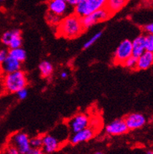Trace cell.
<instances>
[{
	"instance_id": "6da1fadb",
	"label": "cell",
	"mask_w": 153,
	"mask_h": 154,
	"mask_svg": "<svg viewBox=\"0 0 153 154\" xmlns=\"http://www.w3.org/2000/svg\"><path fill=\"white\" fill-rule=\"evenodd\" d=\"M84 31L81 18L74 13L64 17L57 25V35L66 38H78Z\"/></svg>"
},
{
	"instance_id": "7a4b0ae2",
	"label": "cell",
	"mask_w": 153,
	"mask_h": 154,
	"mask_svg": "<svg viewBox=\"0 0 153 154\" xmlns=\"http://www.w3.org/2000/svg\"><path fill=\"white\" fill-rule=\"evenodd\" d=\"M4 90L8 93H17L28 85L27 74L22 70L6 74L2 81Z\"/></svg>"
},
{
	"instance_id": "3957f363",
	"label": "cell",
	"mask_w": 153,
	"mask_h": 154,
	"mask_svg": "<svg viewBox=\"0 0 153 154\" xmlns=\"http://www.w3.org/2000/svg\"><path fill=\"white\" fill-rule=\"evenodd\" d=\"M108 0H84L74 7V14L82 18L106 7Z\"/></svg>"
},
{
	"instance_id": "277c9868",
	"label": "cell",
	"mask_w": 153,
	"mask_h": 154,
	"mask_svg": "<svg viewBox=\"0 0 153 154\" xmlns=\"http://www.w3.org/2000/svg\"><path fill=\"white\" fill-rule=\"evenodd\" d=\"M112 16V14L109 12V10L106 7L96 10V11L90 14L89 15L81 18V23L84 29H88L97 23L106 21L109 19Z\"/></svg>"
},
{
	"instance_id": "5b68a950",
	"label": "cell",
	"mask_w": 153,
	"mask_h": 154,
	"mask_svg": "<svg viewBox=\"0 0 153 154\" xmlns=\"http://www.w3.org/2000/svg\"><path fill=\"white\" fill-rule=\"evenodd\" d=\"M132 56V42L124 39L116 47L113 55V62L116 65H122L127 59Z\"/></svg>"
},
{
	"instance_id": "8992f818",
	"label": "cell",
	"mask_w": 153,
	"mask_h": 154,
	"mask_svg": "<svg viewBox=\"0 0 153 154\" xmlns=\"http://www.w3.org/2000/svg\"><path fill=\"white\" fill-rule=\"evenodd\" d=\"M90 117L84 113H79L75 114L67 122L68 128L73 134L81 131L89 127Z\"/></svg>"
},
{
	"instance_id": "52a82bcc",
	"label": "cell",
	"mask_w": 153,
	"mask_h": 154,
	"mask_svg": "<svg viewBox=\"0 0 153 154\" xmlns=\"http://www.w3.org/2000/svg\"><path fill=\"white\" fill-rule=\"evenodd\" d=\"M10 145L15 147L20 154H25L31 148L29 136L22 131L15 133L10 137Z\"/></svg>"
},
{
	"instance_id": "ba28073f",
	"label": "cell",
	"mask_w": 153,
	"mask_h": 154,
	"mask_svg": "<svg viewBox=\"0 0 153 154\" xmlns=\"http://www.w3.org/2000/svg\"><path fill=\"white\" fill-rule=\"evenodd\" d=\"M1 42L4 45L9 47L10 49L21 47V31L18 29L9 30L5 31L1 37Z\"/></svg>"
},
{
	"instance_id": "9c48e42d",
	"label": "cell",
	"mask_w": 153,
	"mask_h": 154,
	"mask_svg": "<svg viewBox=\"0 0 153 154\" xmlns=\"http://www.w3.org/2000/svg\"><path fill=\"white\" fill-rule=\"evenodd\" d=\"M70 6L65 0H49L48 2V10L49 13L62 18L70 14Z\"/></svg>"
},
{
	"instance_id": "30bf717a",
	"label": "cell",
	"mask_w": 153,
	"mask_h": 154,
	"mask_svg": "<svg viewBox=\"0 0 153 154\" xmlns=\"http://www.w3.org/2000/svg\"><path fill=\"white\" fill-rule=\"evenodd\" d=\"M62 140L54 134L49 133L42 136V146L41 149L45 153H52L60 149Z\"/></svg>"
},
{
	"instance_id": "8fae6325",
	"label": "cell",
	"mask_w": 153,
	"mask_h": 154,
	"mask_svg": "<svg viewBox=\"0 0 153 154\" xmlns=\"http://www.w3.org/2000/svg\"><path fill=\"white\" fill-rule=\"evenodd\" d=\"M124 121L126 123L128 130L133 131L144 127L147 122V119L142 113H132L128 114L124 118Z\"/></svg>"
},
{
	"instance_id": "7c38bea8",
	"label": "cell",
	"mask_w": 153,
	"mask_h": 154,
	"mask_svg": "<svg viewBox=\"0 0 153 154\" xmlns=\"http://www.w3.org/2000/svg\"><path fill=\"white\" fill-rule=\"evenodd\" d=\"M105 131L109 135L117 136L126 134L129 130L124 119H116L106 126Z\"/></svg>"
},
{
	"instance_id": "4fadbf2b",
	"label": "cell",
	"mask_w": 153,
	"mask_h": 154,
	"mask_svg": "<svg viewBox=\"0 0 153 154\" xmlns=\"http://www.w3.org/2000/svg\"><path fill=\"white\" fill-rule=\"evenodd\" d=\"M95 135V131L92 128H87L78 132L74 133L70 138V143L72 145H78L81 143L91 140Z\"/></svg>"
},
{
	"instance_id": "5bb4252c",
	"label": "cell",
	"mask_w": 153,
	"mask_h": 154,
	"mask_svg": "<svg viewBox=\"0 0 153 154\" xmlns=\"http://www.w3.org/2000/svg\"><path fill=\"white\" fill-rule=\"evenodd\" d=\"M1 68L5 74L15 72L21 70V63L8 55L3 62L1 63Z\"/></svg>"
},
{
	"instance_id": "9a60e30c",
	"label": "cell",
	"mask_w": 153,
	"mask_h": 154,
	"mask_svg": "<svg viewBox=\"0 0 153 154\" xmlns=\"http://www.w3.org/2000/svg\"><path fill=\"white\" fill-rule=\"evenodd\" d=\"M153 65V52L145 51L138 58L136 70H145Z\"/></svg>"
},
{
	"instance_id": "2e32d148",
	"label": "cell",
	"mask_w": 153,
	"mask_h": 154,
	"mask_svg": "<svg viewBox=\"0 0 153 154\" xmlns=\"http://www.w3.org/2000/svg\"><path fill=\"white\" fill-rule=\"evenodd\" d=\"M132 42V56L136 58L145 52V36L138 35Z\"/></svg>"
},
{
	"instance_id": "e0dca14e",
	"label": "cell",
	"mask_w": 153,
	"mask_h": 154,
	"mask_svg": "<svg viewBox=\"0 0 153 154\" xmlns=\"http://www.w3.org/2000/svg\"><path fill=\"white\" fill-rule=\"evenodd\" d=\"M127 2V0H108L106 8L112 15L122 10Z\"/></svg>"
},
{
	"instance_id": "ac0fdd59",
	"label": "cell",
	"mask_w": 153,
	"mask_h": 154,
	"mask_svg": "<svg viewBox=\"0 0 153 154\" xmlns=\"http://www.w3.org/2000/svg\"><path fill=\"white\" fill-rule=\"evenodd\" d=\"M39 71L41 77L44 78H49L53 74L54 67L51 62L48 60H43L39 63Z\"/></svg>"
},
{
	"instance_id": "d6986e66",
	"label": "cell",
	"mask_w": 153,
	"mask_h": 154,
	"mask_svg": "<svg viewBox=\"0 0 153 154\" xmlns=\"http://www.w3.org/2000/svg\"><path fill=\"white\" fill-rule=\"evenodd\" d=\"M8 55L17 60L20 61V63L25 61L26 58H27V53L22 47L10 49L8 51Z\"/></svg>"
},
{
	"instance_id": "ffe728a7",
	"label": "cell",
	"mask_w": 153,
	"mask_h": 154,
	"mask_svg": "<svg viewBox=\"0 0 153 154\" xmlns=\"http://www.w3.org/2000/svg\"><path fill=\"white\" fill-rule=\"evenodd\" d=\"M103 31H98V32H96V33H95V35L92 36L91 38H90L88 40H87V42H86L84 44V46H83V49H88V48H90V47L91 46V45H93L94 44H95L96 42L99 40L100 38L102 37V35H103Z\"/></svg>"
},
{
	"instance_id": "44dd1931",
	"label": "cell",
	"mask_w": 153,
	"mask_h": 154,
	"mask_svg": "<svg viewBox=\"0 0 153 154\" xmlns=\"http://www.w3.org/2000/svg\"><path fill=\"white\" fill-rule=\"evenodd\" d=\"M137 60H138V58L131 56L123 63L122 66H124L125 68L128 69V70H136V68H137Z\"/></svg>"
},
{
	"instance_id": "7402d4cb",
	"label": "cell",
	"mask_w": 153,
	"mask_h": 154,
	"mask_svg": "<svg viewBox=\"0 0 153 154\" xmlns=\"http://www.w3.org/2000/svg\"><path fill=\"white\" fill-rule=\"evenodd\" d=\"M63 18L59 17V16H56L53 14H51L49 12H48V14L46 15V20L47 22L51 24L52 26H57L59 23H60L61 20Z\"/></svg>"
},
{
	"instance_id": "603a6c76",
	"label": "cell",
	"mask_w": 153,
	"mask_h": 154,
	"mask_svg": "<svg viewBox=\"0 0 153 154\" xmlns=\"http://www.w3.org/2000/svg\"><path fill=\"white\" fill-rule=\"evenodd\" d=\"M30 144L32 148H41L42 146V136H35L30 139Z\"/></svg>"
},
{
	"instance_id": "cb8c5ba5",
	"label": "cell",
	"mask_w": 153,
	"mask_h": 154,
	"mask_svg": "<svg viewBox=\"0 0 153 154\" xmlns=\"http://www.w3.org/2000/svg\"><path fill=\"white\" fill-rule=\"evenodd\" d=\"M145 49L153 52V35H145Z\"/></svg>"
},
{
	"instance_id": "d4e9b609",
	"label": "cell",
	"mask_w": 153,
	"mask_h": 154,
	"mask_svg": "<svg viewBox=\"0 0 153 154\" xmlns=\"http://www.w3.org/2000/svg\"><path fill=\"white\" fill-rule=\"evenodd\" d=\"M17 98L20 100H23L27 99V96H28V91L26 88H22L17 92Z\"/></svg>"
},
{
	"instance_id": "484cf974",
	"label": "cell",
	"mask_w": 153,
	"mask_h": 154,
	"mask_svg": "<svg viewBox=\"0 0 153 154\" xmlns=\"http://www.w3.org/2000/svg\"><path fill=\"white\" fill-rule=\"evenodd\" d=\"M2 154H20L19 151L11 145H9Z\"/></svg>"
},
{
	"instance_id": "4316f807",
	"label": "cell",
	"mask_w": 153,
	"mask_h": 154,
	"mask_svg": "<svg viewBox=\"0 0 153 154\" xmlns=\"http://www.w3.org/2000/svg\"><path fill=\"white\" fill-rule=\"evenodd\" d=\"M25 154H45L44 151L41 148H32L31 147L30 149Z\"/></svg>"
},
{
	"instance_id": "83f0119b",
	"label": "cell",
	"mask_w": 153,
	"mask_h": 154,
	"mask_svg": "<svg viewBox=\"0 0 153 154\" xmlns=\"http://www.w3.org/2000/svg\"><path fill=\"white\" fill-rule=\"evenodd\" d=\"M144 30L146 33H148V35H153V22L146 24L144 27Z\"/></svg>"
},
{
	"instance_id": "f1b7e54d",
	"label": "cell",
	"mask_w": 153,
	"mask_h": 154,
	"mask_svg": "<svg viewBox=\"0 0 153 154\" xmlns=\"http://www.w3.org/2000/svg\"><path fill=\"white\" fill-rule=\"evenodd\" d=\"M8 56V51L6 49H1L0 50V64L3 62V60Z\"/></svg>"
},
{
	"instance_id": "f546056e",
	"label": "cell",
	"mask_w": 153,
	"mask_h": 154,
	"mask_svg": "<svg viewBox=\"0 0 153 154\" xmlns=\"http://www.w3.org/2000/svg\"><path fill=\"white\" fill-rule=\"evenodd\" d=\"M66 1L71 7H75L78 4H79L80 2H81L84 0H66Z\"/></svg>"
},
{
	"instance_id": "4dcf8cb0",
	"label": "cell",
	"mask_w": 153,
	"mask_h": 154,
	"mask_svg": "<svg viewBox=\"0 0 153 154\" xmlns=\"http://www.w3.org/2000/svg\"><path fill=\"white\" fill-rule=\"evenodd\" d=\"M68 76H69V74H68V72L65 71V70L62 71L61 74H60V77H61L63 79H66V78H68Z\"/></svg>"
},
{
	"instance_id": "1f68e13d",
	"label": "cell",
	"mask_w": 153,
	"mask_h": 154,
	"mask_svg": "<svg viewBox=\"0 0 153 154\" xmlns=\"http://www.w3.org/2000/svg\"><path fill=\"white\" fill-rule=\"evenodd\" d=\"M95 154H104L103 152H101V151H97V152H95Z\"/></svg>"
},
{
	"instance_id": "d6a6232c",
	"label": "cell",
	"mask_w": 153,
	"mask_h": 154,
	"mask_svg": "<svg viewBox=\"0 0 153 154\" xmlns=\"http://www.w3.org/2000/svg\"><path fill=\"white\" fill-rule=\"evenodd\" d=\"M146 154H153V151H151V150L148 151V152H146Z\"/></svg>"
},
{
	"instance_id": "836d02e7",
	"label": "cell",
	"mask_w": 153,
	"mask_h": 154,
	"mask_svg": "<svg viewBox=\"0 0 153 154\" xmlns=\"http://www.w3.org/2000/svg\"><path fill=\"white\" fill-rule=\"evenodd\" d=\"M3 1H5V0H0V2H3Z\"/></svg>"
}]
</instances>
